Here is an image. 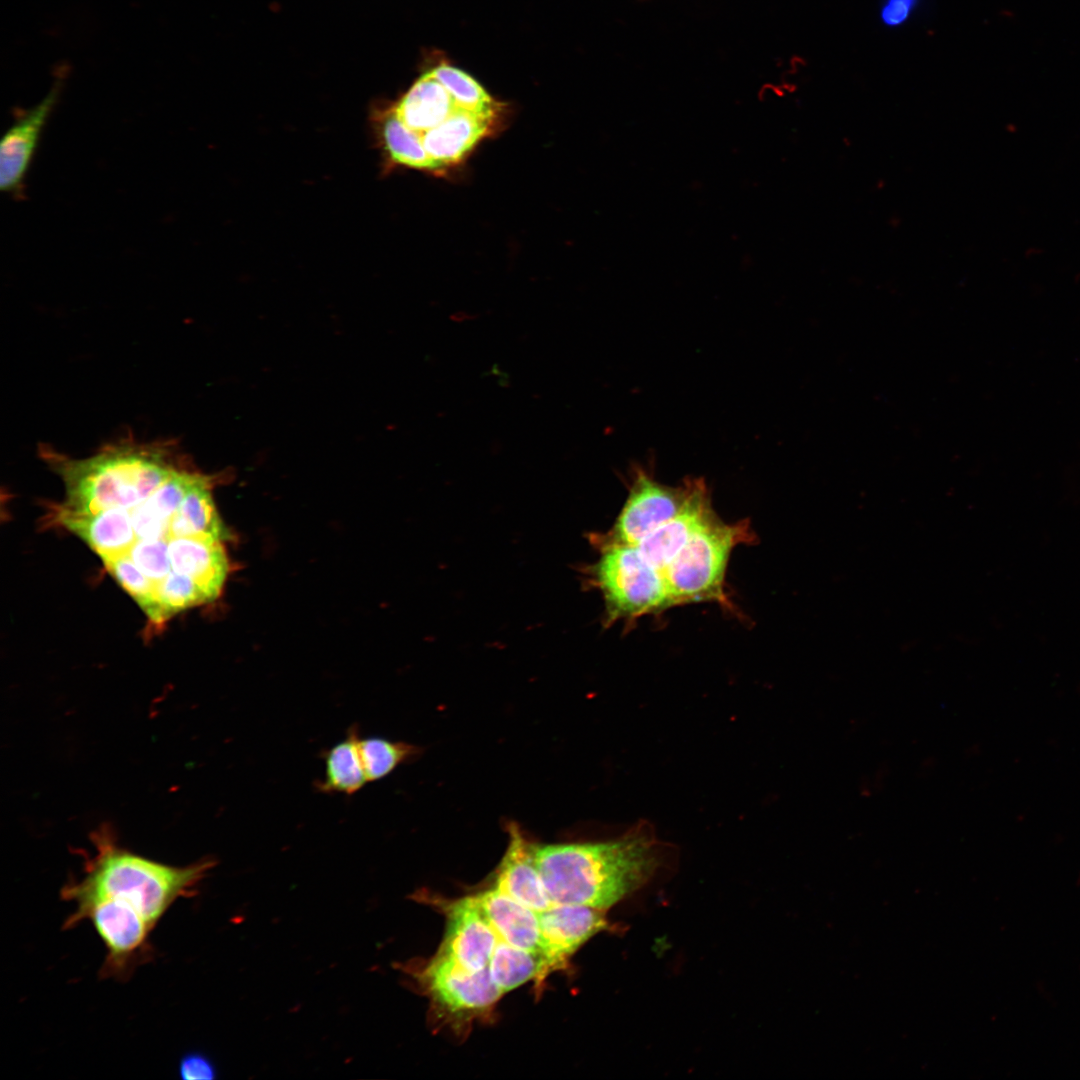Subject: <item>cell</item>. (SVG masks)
I'll return each mask as SVG.
<instances>
[{
    "label": "cell",
    "instance_id": "obj_8",
    "mask_svg": "<svg viewBox=\"0 0 1080 1080\" xmlns=\"http://www.w3.org/2000/svg\"><path fill=\"white\" fill-rule=\"evenodd\" d=\"M446 915V931L437 954L470 971L489 966L499 941L475 896L437 902Z\"/></svg>",
    "mask_w": 1080,
    "mask_h": 1080
},
{
    "label": "cell",
    "instance_id": "obj_9",
    "mask_svg": "<svg viewBox=\"0 0 1080 1080\" xmlns=\"http://www.w3.org/2000/svg\"><path fill=\"white\" fill-rule=\"evenodd\" d=\"M604 912L585 905L556 903L539 912L540 951L550 973L565 968L584 943L607 929Z\"/></svg>",
    "mask_w": 1080,
    "mask_h": 1080
},
{
    "label": "cell",
    "instance_id": "obj_16",
    "mask_svg": "<svg viewBox=\"0 0 1080 1080\" xmlns=\"http://www.w3.org/2000/svg\"><path fill=\"white\" fill-rule=\"evenodd\" d=\"M359 750L368 781L387 776L418 753L414 745L379 737L360 739Z\"/></svg>",
    "mask_w": 1080,
    "mask_h": 1080
},
{
    "label": "cell",
    "instance_id": "obj_7",
    "mask_svg": "<svg viewBox=\"0 0 1080 1080\" xmlns=\"http://www.w3.org/2000/svg\"><path fill=\"white\" fill-rule=\"evenodd\" d=\"M64 78L57 76L45 97L17 113L0 144V189L16 200L23 199L27 172L46 123L56 107Z\"/></svg>",
    "mask_w": 1080,
    "mask_h": 1080
},
{
    "label": "cell",
    "instance_id": "obj_19",
    "mask_svg": "<svg viewBox=\"0 0 1080 1080\" xmlns=\"http://www.w3.org/2000/svg\"><path fill=\"white\" fill-rule=\"evenodd\" d=\"M915 0H888L883 10L886 23L895 25L904 21L910 14Z\"/></svg>",
    "mask_w": 1080,
    "mask_h": 1080
},
{
    "label": "cell",
    "instance_id": "obj_13",
    "mask_svg": "<svg viewBox=\"0 0 1080 1080\" xmlns=\"http://www.w3.org/2000/svg\"><path fill=\"white\" fill-rule=\"evenodd\" d=\"M498 938L512 946L540 952L539 912L497 888L475 896Z\"/></svg>",
    "mask_w": 1080,
    "mask_h": 1080
},
{
    "label": "cell",
    "instance_id": "obj_10",
    "mask_svg": "<svg viewBox=\"0 0 1080 1080\" xmlns=\"http://www.w3.org/2000/svg\"><path fill=\"white\" fill-rule=\"evenodd\" d=\"M713 516L715 513L708 487L704 480L697 479L685 508L647 535L636 547L640 554L662 573L693 533Z\"/></svg>",
    "mask_w": 1080,
    "mask_h": 1080
},
{
    "label": "cell",
    "instance_id": "obj_6",
    "mask_svg": "<svg viewBox=\"0 0 1080 1080\" xmlns=\"http://www.w3.org/2000/svg\"><path fill=\"white\" fill-rule=\"evenodd\" d=\"M402 968L430 997L433 1007L452 1017H473L485 1013L503 995L488 967L470 971L437 953L422 966L407 965Z\"/></svg>",
    "mask_w": 1080,
    "mask_h": 1080
},
{
    "label": "cell",
    "instance_id": "obj_14",
    "mask_svg": "<svg viewBox=\"0 0 1080 1080\" xmlns=\"http://www.w3.org/2000/svg\"><path fill=\"white\" fill-rule=\"evenodd\" d=\"M488 968L493 981L503 994L531 980L541 984L550 974L540 952L517 948L500 939Z\"/></svg>",
    "mask_w": 1080,
    "mask_h": 1080
},
{
    "label": "cell",
    "instance_id": "obj_18",
    "mask_svg": "<svg viewBox=\"0 0 1080 1080\" xmlns=\"http://www.w3.org/2000/svg\"><path fill=\"white\" fill-rule=\"evenodd\" d=\"M178 1075L183 1080H212L217 1077V1068L206 1054L190 1051L180 1058Z\"/></svg>",
    "mask_w": 1080,
    "mask_h": 1080
},
{
    "label": "cell",
    "instance_id": "obj_2",
    "mask_svg": "<svg viewBox=\"0 0 1080 1080\" xmlns=\"http://www.w3.org/2000/svg\"><path fill=\"white\" fill-rule=\"evenodd\" d=\"M91 841L93 853L86 857L82 878L69 880L61 899L74 904L103 901L140 917L153 929L175 901L197 894L216 864L207 857L186 866L151 860L122 847L107 827L94 832Z\"/></svg>",
    "mask_w": 1080,
    "mask_h": 1080
},
{
    "label": "cell",
    "instance_id": "obj_1",
    "mask_svg": "<svg viewBox=\"0 0 1080 1080\" xmlns=\"http://www.w3.org/2000/svg\"><path fill=\"white\" fill-rule=\"evenodd\" d=\"M534 854L552 903L605 911L654 876L664 861V844L640 821L616 839L534 845Z\"/></svg>",
    "mask_w": 1080,
    "mask_h": 1080
},
{
    "label": "cell",
    "instance_id": "obj_17",
    "mask_svg": "<svg viewBox=\"0 0 1080 1080\" xmlns=\"http://www.w3.org/2000/svg\"><path fill=\"white\" fill-rule=\"evenodd\" d=\"M430 72L461 106L484 113L499 112L496 101L476 80L462 70L440 64Z\"/></svg>",
    "mask_w": 1080,
    "mask_h": 1080
},
{
    "label": "cell",
    "instance_id": "obj_3",
    "mask_svg": "<svg viewBox=\"0 0 1080 1080\" xmlns=\"http://www.w3.org/2000/svg\"><path fill=\"white\" fill-rule=\"evenodd\" d=\"M755 538L748 520L727 524L713 516L681 548L663 570L669 607L697 602H716L729 611L725 574L732 550Z\"/></svg>",
    "mask_w": 1080,
    "mask_h": 1080
},
{
    "label": "cell",
    "instance_id": "obj_15",
    "mask_svg": "<svg viewBox=\"0 0 1080 1080\" xmlns=\"http://www.w3.org/2000/svg\"><path fill=\"white\" fill-rule=\"evenodd\" d=\"M359 741L357 729L352 728L344 740L327 752L324 777L319 783L321 791L351 795L368 782Z\"/></svg>",
    "mask_w": 1080,
    "mask_h": 1080
},
{
    "label": "cell",
    "instance_id": "obj_5",
    "mask_svg": "<svg viewBox=\"0 0 1080 1080\" xmlns=\"http://www.w3.org/2000/svg\"><path fill=\"white\" fill-rule=\"evenodd\" d=\"M696 482L697 478H688L682 485L667 486L641 467L635 469L628 497L615 524L607 534L595 536L594 544L638 545L685 508Z\"/></svg>",
    "mask_w": 1080,
    "mask_h": 1080
},
{
    "label": "cell",
    "instance_id": "obj_4",
    "mask_svg": "<svg viewBox=\"0 0 1080 1080\" xmlns=\"http://www.w3.org/2000/svg\"><path fill=\"white\" fill-rule=\"evenodd\" d=\"M598 549L600 556L587 569V575L603 596L607 625L670 608L662 573L636 546L608 544Z\"/></svg>",
    "mask_w": 1080,
    "mask_h": 1080
},
{
    "label": "cell",
    "instance_id": "obj_11",
    "mask_svg": "<svg viewBox=\"0 0 1080 1080\" xmlns=\"http://www.w3.org/2000/svg\"><path fill=\"white\" fill-rule=\"evenodd\" d=\"M223 543L210 537L184 536L169 545L173 574L192 579L209 602L220 595L229 572Z\"/></svg>",
    "mask_w": 1080,
    "mask_h": 1080
},
{
    "label": "cell",
    "instance_id": "obj_12",
    "mask_svg": "<svg viewBox=\"0 0 1080 1080\" xmlns=\"http://www.w3.org/2000/svg\"><path fill=\"white\" fill-rule=\"evenodd\" d=\"M495 888L537 912L553 904L535 861L534 844L512 826L509 846L497 870Z\"/></svg>",
    "mask_w": 1080,
    "mask_h": 1080
}]
</instances>
